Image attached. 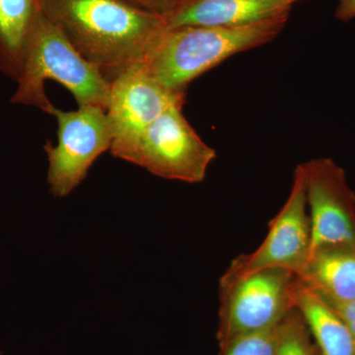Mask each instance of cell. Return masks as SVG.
I'll use <instances>...</instances> for the list:
<instances>
[{
    "instance_id": "1",
    "label": "cell",
    "mask_w": 355,
    "mask_h": 355,
    "mask_svg": "<svg viewBox=\"0 0 355 355\" xmlns=\"http://www.w3.org/2000/svg\"><path fill=\"white\" fill-rule=\"evenodd\" d=\"M44 17L57 26L86 60L112 83L137 64L166 29L163 16L125 0H40Z\"/></svg>"
},
{
    "instance_id": "2",
    "label": "cell",
    "mask_w": 355,
    "mask_h": 355,
    "mask_svg": "<svg viewBox=\"0 0 355 355\" xmlns=\"http://www.w3.org/2000/svg\"><path fill=\"white\" fill-rule=\"evenodd\" d=\"M289 14L236 27L166 28L137 62L162 87L186 94L191 81L228 58L279 36Z\"/></svg>"
},
{
    "instance_id": "3",
    "label": "cell",
    "mask_w": 355,
    "mask_h": 355,
    "mask_svg": "<svg viewBox=\"0 0 355 355\" xmlns=\"http://www.w3.org/2000/svg\"><path fill=\"white\" fill-rule=\"evenodd\" d=\"M50 79L64 86L78 106L107 111L111 83L43 14L33 33L11 103L50 113L53 105L44 90V81Z\"/></svg>"
},
{
    "instance_id": "4",
    "label": "cell",
    "mask_w": 355,
    "mask_h": 355,
    "mask_svg": "<svg viewBox=\"0 0 355 355\" xmlns=\"http://www.w3.org/2000/svg\"><path fill=\"white\" fill-rule=\"evenodd\" d=\"M299 277L266 268L220 286L221 349L237 336L272 328L296 308Z\"/></svg>"
},
{
    "instance_id": "5",
    "label": "cell",
    "mask_w": 355,
    "mask_h": 355,
    "mask_svg": "<svg viewBox=\"0 0 355 355\" xmlns=\"http://www.w3.org/2000/svg\"><path fill=\"white\" fill-rule=\"evenodd\" d=\"M51 116L58 121V144L46 140L48 181L57 198L70 195L87 177L89 169L101 154L111 150L113 130L106 110L78 106L64 112L53 106Z\"/></svg>"
},
{
    "instance_id": "6",
    "label": "cell",
    "mask_w": 355,
    "mask_h": 355,
    "mask_svg": "<svg viewBox=\"0 0 355 355\" xmlns=\"http://www.w3.org/2000/svg\"><path fill=\"white\" fill-rule=\"evenodd\" d=\"M310 251L311 224L304 174L298 165L288 198L270 221L265 240L252 253L239 254L231 261L220 277L219 286L266 268H284L298 275L309 258Z\"/></svg>"
},
{
    "instance_id": "7",
    "label": "cell",
    "mask_w": 355,
    "mask_h": 355,
    "mask_svg": "<svg viewBox=\"0 0 355 355\" xmlns=\"http://www.w3.org/2000/svg\"><path fill=\"white\" fill-rule=\"evenodd\" d=\"M177 104L160 114L140 140L133 164L163 179L200 183L216 157Z\"/></svg>"
},
{
    "instance_id": "8",
    "label": "cell",
    "mask_w": 355,
    "mask_h": 355,
    "mask_svg": "<svg viewBox=\"0 0 355 355\" xmlns=\"http://www.w3.org/2000/svg\"><path fill=\"white\" fill-rule=\"evenodd\" d=\"M186 94L173 93L156 83L139 64L121 72L111 83L107 114L113 130L111 153L116 158L135 162L140 140L160 114Z\"/></svg>"
},
{
    "instance_id": "9",
    "label": "cell",
    "mask_w": 355,
    "mask_h": 355,
    "mask_svg": "<svg viewBox=\"0 0 355 355\" xmlns=\"http://www.w3.org/2000/svg\"><path fill=\"white\" fill-rule=\"evenodd\" d=\"M300 166L310 217L311 251L330 245L355 246V193L345 170L326 157Z\"/></svg>"
},
{
    "instance_id": "10",
    "label": "cell",
    "mask_w": 355,
    "mask_h": 355,
    "mask_svg": "<svg viewBox=\"0 0 355 355\" xmlns=\"http://www.w3.org/2000/svg\"><path fill=\"white\" fill-rule=\"evenodd\" d=\"M293 0H179L163 16L166 27H236L289 14Z\"/></svg>"
},
{
    "instance_id": "11",
    "label": "cell",
    "mask_w": 355,
    "mask_h": 355,
    "mask_svg": "<svg viewBox=\"0 0 355 355\" xmlns=\"http://www.w3.org/2000/svg\"><path fill=\"white\" fill-rule=\"evenodd\" d=\"M297 275L327 304L355 300V246L330 245L313 250Z\"/></svg>"
},
{
    "instance_id": "12",
    "label": "cell",
    "mask_w": 355,
    "mask_h": 355,
    "mask_svg": "<svg viewBox=\"0 0 355 355\" xmlns=\"http://www.w3.org/2000/svg\"><path fill=\"white\" fill-rule=\"evenodd\" d=\"M42 16L40 0H0V71L14 80Z\"/></svg>"
},
{
    "instance_id": "13",
    "label": "cell",
    "mask_w": 355,
    "mask_h": 355,
    "mask_svg": "<svg viewBox=\"0 0 355 355\" xmlns=\"http://www.w3.org/2000/svg\"><path fill=\"white\" fill-rule=\"evenodd\" d=\"M296 307L304 318L320 355H355V338L340 318L299 279Z\"/></svg>"
},
{
    "instance_id": "14",
    "label": "cell",
    "mask_w": 355,
    "mask_h": 355,
    "mask_svg": "<svg viewBox=\"0 0 355 355\" xmlns=\"http://www.w3.org/2000/svg\"><path fill=\"white\" fill-rule=\"evenodd\" d=\"M284 326L286 319L272 328L237 336L222 347L223 355H275Z\"/></svg>"
},
{
    "instance_id": "15",
    "label": "cell",
    "mask_w": 355,
    "mask_h": 355,
    "mask_svg": "<svg viewBox=\"0 0 355 355\" xmlns=\"http://www.w3.org/2000/svg\"><path fill=\"white\" fill-rule=\"evenodd\" d=\"M297 307L287 315L284 336L275 355H320L316 343Z\"/></svg>"
},
{
    "instance_id": "16",
    "label": "cell",
    "mask_w": 355,
    "mask_h": 355,
    "mask_svg": "<svg viewBox=\"0 0 355 355\" xmlns=\"http://www.w3.org/2000/svg\"><path fill=\"white\" fill-rule=\"evenodd\" d=\"M125 1L150 12L165 16L174 8L179 0H125Z\"/></svg>"
},
{
    "instance_id": "17",
    "label": "cell",
    "mask_w": 355,
    "mask_h": 355,
    "mask_svg": "<svg viewBox=\"0 0 355 355\" xmlns=\"http://www.w3.org/2000/svg\"><path fill=\"white\" fill-rule=\"evenodd\" d=\"M340 318L355 338V300L340 304H328Z\"/></svg>"
},
{
    "instance_id": "18",
    "label": "cell",
    "mask_w": 355,
    "mask_h": 355,
    "mask_svg": "<svg viewBox=\"0 0 355 355\" xmlns=\"http://www.w3.org/2000/svg\"><path fill=\"white\" fill-rule=\"evenodd\" d=\"M336 17L343 22L354 19L355 0H340L336 10Z\"/></svg>"
},
{
    "instance_id": "19",
    "label": "cell",
    "mask_w": 355,
    "mask_h": 355,
    "mask_svg": "<svg viewBox=\"0 0 355 355\" xmlns=\"http://www.w3.org/2000/svg\"><path fill=\"white\" fill-rule=\"evenodd\" d=\"M294 2H297L299 0H293Z\"/></svg>"
},
{
    "instance_id": "20",
    "label": "cell",
    "mask_w": 355,
    "mask_h": 355,
    "mask_svg": "<svg viewBox=\"0 0 355 355\" xmlns=\"http://www.w3.org/2000/svg\"><path fill=\"white\" fill-rule=\"evenodd\" d=\"M0 355H1V354H0Z\"/></svg>"
}]
</instances>
